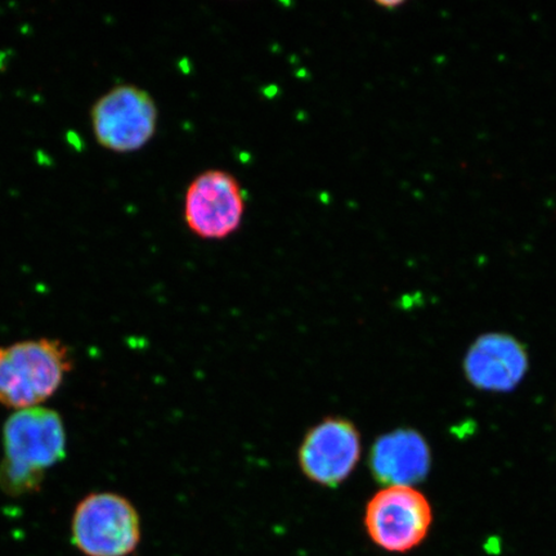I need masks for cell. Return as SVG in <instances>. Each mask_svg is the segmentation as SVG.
Listing matches in <instances>:
<instances>
[{"label": "cell", "instance_id": "cell-1", "mask_svg": "<svg viewBox=\"0 0 556 556\" xmlns=\"http://www.w3.org/2000/svg\"><path fill=\"white\" fill-rule=\"evenodd\" d=\"M3 448L0 489L10 496L30 495L65 457L64 421L50 408L18 409L4 424Z\"/></svg>", "mask_w": 556, "mask_h": 556}, {"label": "cell", "instance_id": "cell-2", "mask_svg": "<svg viewBox=\"0 0 556 556\" xmlns=\"http://www.w3.org/2000/svg\"><path fill=\"white\" fill-rule=\"evenodd\" d=\"M68 348L54 339L25 340L0 348V405L39 407L50 400L72 371Z\"/></svg>", "mask_w": 556, "mask_h": 556}, {"label": "cell", "instance_id": "cell-3", "mask_svg": "<svg viewBox=\"0 0 556 556\" xmlns=\"http://www.w3.org/2000/svg\"><path fill=\"white\" fill-rule=\"evenodd\" d=\"M72 532L74 545L86 556H129L141 541V519L128 498L96 492L76 506Z\"/></svg>", "mask_w": 556, "mask_h": 556}, {"label": "cell", "instance_id": "cell-4", "mask_svg": "<svg viewBox=\"0 0 556 556\" xmlns=\"http://www.w3.org/2000/svg\"><path fill=\"white\" fill-rule=\"evenodd\" d=\"M159 111L144 89L119 85L102 94L90 110L93 135L101 148L130 154L154 138Z\"/></svg>", "mask_w": 556, "mask_h": 556}, {"label": "cell", "instance_id": "cell-5", "mask_svg": "<svg viewBox=\"0 0 556 556\" xmlns=\"http://www.w3.org/2000/svg\"><path fill=\"white\" fill-rule=\"evenodd\" d=\"M432 506L409 485H389L375 493L365 510L368 538L389 553H407L428 536Z\"/></svg>", "mask_w": 556, "mask_h": 556}, {"label": "cell", "instance_id": "cell-6", "mask_svg": "<svg viewBox=\"0 0 556 556\" xmlns=\"http://www.w3.org/2000/svg\"><path fill=\"white\" fill-rule=\"evenodd\" d=\"M245 200L232 174L206 170L199 174L187 189L185 222L193 235L205 240H222L238 231Z\"/></svg>", "mask_w": 556, "mask_h": 556}, {"label": "cell", "instance_id": "cell-7", "mask_svg": "<svg viewBox=\"0 0 556 556\" xmlns=\"http://www.w3.org/2000/svg\"><path fill=\"white\" fill-rule=\"evenodd\" d=\"M361 451L356 426L343 417H328L304 437L299 465L311 482L336 489L356 469Z\"/></svg>", "mask_w": 556, "mask_h": 556}, {"label": "cell", "instance_id": "cell-8", "mask_svg": "<svg viewBox=\"0 0 556 556\" xmlns=\"http://www.w3.org/2000/svg\"><path fill=\"white\" fill-rule=\"evenodd\" d=\"M465 371L472 384L485 391H511L527 371L526 352L516 339L490 333L470 348Z\"/></svg>", "mask_w": 556, "mask_h": 556}, {"label": "cell", "instance_id": "cell-9", "mask_svg": "<svg viewBox=\"0 0 556 556\" xmlns=\"http://www.w3.org/2000/svg\"><path fill=\"white\" fill-rule=\"evenodd\" d=\"M430 468V451L424 438L414 430H395L375 442L370 469L381 484L409 485L426 478Z\"/></svg>", "mask_w": 556, "mask_h": 556}, {"label": "cell", "instance_id": "cell-10", "mask_svg": "<svg viewBox=\"0 0 556 556\" xmlns=\"http://www.w3.org/2000/svg\"><path fill=\"white\" fill-rule=\"evenodd\" d=\"M378 4L381 5V7H389V9H393V7L401 5L400 2H393V3L379 2Z\"/></svg>", "mask_w": 556, "mask_h": 556}]
</instances>
